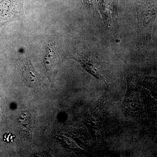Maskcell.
<instances>
[{"label": "cell", "instance_id": "ba28073f", "mask_svg": "<svg viewBox=\"0 0 157 157\" xmlns=\"http://www.w3.org/2000/svg\"><path fill=\"white\" fill-rule=\"evenodd\" d=\"M85 6L90 11H92L96 6V0H82Z\"/></svg>", "mask_w": 157, "mask_h": 157}, {"label": "cell", "instance_id": "7a4b0ae2", "mask_svg": "<svg viewBox=\"0 0 157 157\" xmlns=\"http://www.w3.org/2000/svg\"><path fill=\"white\" fill-rule=\"evenodd\" d=\"M24 0H2L0 2V28L9 23L25 18Z\"/></svg>", "mask_w": 157, "mask_h": 157}, {"label": "cell", "instance_id": "6da1fadb", "mask_svg": "<svg viewBox=\"0 0 157 157\" xmlns=\"http://www.w3.org/2000/svg\"><path fill=\"white\" fill-rule=\"evenodd\" d=\"M127 80L125 113L144 124L157 126V78L133 75Z\"/></svg>", "mask_w": 157, "mask_h": 157}, {"label": "cell", "instance_id": "8992f818", "mask_svg": "<svg viewBox=\"0 0 157 157\" xmlns=\"http://www.w3.org/2000/svg\"><path fill=\"white\" fill-rule=\"evenodd\" d=\"M99 7L104 23L110 26L118 17L115 8L112 6L109 0H99Z\"/></svg>", "mask_w": 157, "mask_h": 157}, {"label": "cell", "instance_id": "52a82bcc", "mask_svg": "<svg viewBox=\"0 0 157 157\" xmlns=\"http://www.w3.org/2000/svg\"><path fill=\"white\" fill-rule=\"evenodd\" d=\"M22 73L24 78L29 83L36 84L39 82V75L29 62H26L24 64Z\"/></svg>", "mask_w": 157, "mask_h": 157}, {"label": "cell", "instance_id": "5b68a950", "mask_svg": "<svg viewBox=\"0 0 157 157\" xmlns=\"http://www.w3.org/2000/svg\"><path fill=\"white\" fill-rule=\"evenodd\" d=\"M60 57L57 52L55 44L53 42L48 43L46 48V52L44 57V66L48 71L55 70L59 63Z\"/></svg>", "mask_w": 157, "mask_h": 157}, {"label": "cell", "instance_id": "9c48e42d", "mask_svg": "<svg viewBox=\"0 0 157 157\" xmlns=\"http://www.w3.org/2000/svg\"><path fill=\"white\" fill-rule=\"evenodd\" d=\"M1 110H0V117H1Z\"/></svg>", "mask_w": 157, "mask_h": 157}, {"label": "cell", "instance_id": "277c9868", "mask_svg": "<svg viewBox=\"0 0 157 157\" xmlns=\"http://www.w3.org/2000/svg\"><path fill=\"white\" fill-rule=\"evenodd\" d=\"M77 60L89 73L98 79L105 81L102 66L98 58L93 56L80 55L74 58Z\"/></svg>", "mask_w": 157, "mask_h": 157}, {"label": "cell", "instance_id": "3957f363", "mask_svg": "<svg viewBox=\"0 0 157 157\" xmlns=\"http://www.w3.org/2000/svg\"><path fill=\"white\" fill-rule=\"evenodd\" d=\"M137 37L140 42H147L151 39L153 26L156 18L154 10L139 6L137 9Z\"/></svg>", "mask_w": 157, "mask_h": 157}]
</instances>
